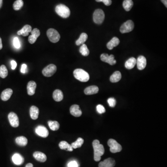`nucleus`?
I'll list each match as a JSON object with an SVG mask.
<instances>
[{
	"instance_id": "obj_19",
	"label": "nucleus",
	"mask_w": 167,
	"mask_h": 167,
	"mask_svg": "<svg viewBox=\"0 0 167 167\" xmlns=\"http://www.w3.org/2000/svg\"><path fill=\"white\" fill-rule=\"evenodd\" d=\"M32 27L29 25H26L23 27L22 30L18 31L17 32V35H22L23 36H27L31 32Z\"/></svg>"
},
{
	"instance_id": "obj_22",
	"label": "nucleus",
	"mask_w": 167,
	"mask_h": 167,
	"mask_svg": "<svg viewBox=\"0 0 167 167\" xmlns=\"http://www.w3.org/2000/svg\"><path fill=\"white\" fill-rule=\"evenodd\" d=\"M39 115V110L35 106H32L30 108V115L32 119L36 120L38 118Z\"/></svg>"
},
{
	"instance_id": "obj_25",
	"label": "nucleus",
	"mask_w": 167,
	"mask_h": 167,
	"mask_svg": "<svg viewBox=\"0 0 167 167\" xmlns=\"http://www.w3.org/2000/svg\"><path fill=\"white\" fill-rule=\"evenodd\" d=\"M137 64V60L135 58L131 57L128 59L125 63V67L127 69H132Z\"/></svg>"
},
{
	"instance_id": "obj_35",
	"label": "nucleus",
	"mask_w": 167,
	"mask_h": 167,
	"mask_svg": "<svg viewBox=\"0 0 167 167\" xmlns=\"http://www.w3.org/2000/svg\"><path fill=\"white\" fill-rule=\"evenodd\" d=\"M24 3L22 0H17L13 4V8L14 10H20V9L23 7Z\"/></svg>"
},
{
	"instance_id": "obj_4",
	"label": "nucleus",
	"mask_w": 167,
	"mask_h": 167,
	"mask_svg": "<svg viewBox=\"0 0 167 167\" xmlns=\"http://www.w3.org/2000/svg\"><path fill=\"white\" fill-rule=\"evenodd\" d=\"M47 35L50 41L53 43L58 42L60 38L59 32L53 28H50L48 30Z\"/></svg>"
},
{
	"instance_id": "obj_31",
	"label": "nucleus",
	"mask_w": 167,
	"mask_h": 167,
	"mask_svg": "<svg viewBox=\"0 0 167 167\" xmlns=\"http://www.w3.org/2000/svg\"><path fill=\"white\" fill-rule=\"evenodd\" d=\"M123 7L126 11H130L133 6L132 0H125L123 4Z\"/></svg>"
},
{
	"instance_id": "obj_24",
	"label": "nucleus",
	"mask_w": 167,
	"mask_h": 167,
	"mask_svg": "<svg viewBox=\"0 0 167 167\" xmlns=\"http://www.w3.org/2000/svg\"><path fill=\"white\" fill-rule=\"evenodd\" d=\"M53 97L54 100L56 102H60V101H62L64 98L63 92L60 90L57 89L53 92Z\"/></svg>"
},
{
	"instance_id": "obj_46",
	"label": "nucleus",
	"mask_w": 167,
	"mask_h": 167,
	"mask_svg": "<svg viewBox=\"0 0 167 167\" xmlns=\"http://www.w3.org/2000/svg\"><path fill=\"white\" fill-rule=\"evenodd\" d=\"M2 1H3V0H0V9L2 7Z\"/></svg>"
},
{
	"instance_id": "obj_2",
	"label": "nucleus",
	"mask_w": 167,
	"mask_h": 167,
	"mask_svg": "<svg viewBox=\"0 0 167 167\" xmlns=\"http://www.w3.org/2000/svg\"><path fill=\"white\" fill-rule=\"evenodd\" d=\"M73 75L75 78L82 82H87L90 79L89 74L81 69H77L74 71Z\"/></svg>"
},
{
	"instance_id": "obj_7",
	"label": "nucleus",
	"mask_w": 167,
	"mask_h": 167,
	"mask_svg": "<svg viewBox=\"0 0 167 167\" xmlns=\"http://www.w3.org/2000/svg\"><path fill=\"white\" fill-rule=\"evenodd\" d=\"M134 24L131 20H128L127 22L123 23L121 26L120 31L122 34L129 33L133 30Z\"/></svg>"
},
{
	"instance_id": "obj_45",
	"label": "nucleus",
	"mask_w": 167,
	"mask_h": 167,
	"mask_svg": "<svg viewBox=\"0 0 167 167\" xmlns=\"http://www.w3.org/2000/svg\"><path fill=\"white\" fill-rule=\"evenodd\" d=\"M2 48V40H1V37H0V50H1Z\"/></svg>"
},
{
	"instance_id": "obj_44",
	"label": "nucleus",
	"mask_w": 167,
	"mask_h": 167,
	"mask_svg": "<svg viewBox=\"0 0 167 167\" xmlns=\"http://www.w3.org/2000/svg\"><path fill=\"white\" fill-rule=\"evenodd\" d=\"M34 167V166H33V164L29 163L27 164L26 165V167Z\"/></svg>"
},
{
	"instance_id": "obj_38",
	"label": "nucleus",
	"mask_w": 167,
	"mask_h": 167,
	"mask_svg": "<svg viewBox=\"0 0 167 167\" xmlns=\"http://www.w3.org/2000/svg\"><path fill=\"white\" fill-rule=\"evenodd\" d=\"M97 111L98 112V113L99 114H103L105 112V109L104 107L101 104H99L97 105Z\"/></svg>"
},
{
	"instance_id": "obj_6",
	"label": "nucleus",
	"mask_w": 167,
	"mask_h": 167,
	"mask_svg": "<svg viewBox=\"0 0 167 167\" xmlns=\"http://www.w3.org/2000/svg\"><path fill=\"white\" fill-rule=\"evenodd\" d=\"M108 145L110 147V151L112 153L120 152L122 147L117 141L113 139H110L108 141Z\"/></svg>"
},
{
	"instance_id": "obj_28",
	"label": "nucleus",
	"mask_w": 167,
	"mask_h": 167,
	"mask_svg": "<svg viewBox=\"0 0 167 167\" xmlns=\"http://www.w3.org/2000/svg\"><path fill=\"white\" fill-rule=\"evenodd\" d=\"M15 142L18 145L21 146H25L27 145L28 141L26 137L23 136L17 137L15 139Z\"/></svg>"
},
{
	"instance_id": "obj_14",
	"label": "nucleus",
	"mask_w": 167,
	"mask_h": 167,
	"mask_svg": "<svg viewBox=\"0 0 167 167\" xmlns=\"http://www.w3.org/2000/svg\"><path fill=\"white\" fill-rule=\"evenodd\" d=\"M137 67L139 70H142L146 66L147 61L145 57L143 56H139L137 60Z\"/></svg>"
},
{
	"instance_id": "obj_21",
	"label": "nucleus",
	"mask_w": 167,
	"mask_h": 167,
	"mask_svg": "<svg viewBox=\"0 0 167 167\" xmlns=\"http://www.w3.org/2000/svg\"><path fill=\"white\" fill-rule=\"evenodd\" d=\"M12 159L13 163L16 165H20L24 163V158L18 153L14 154L12 156Z\"/></svg>"
},
{
	"instance_id": "obj_15",
	"label": "nucleus",
	"mask_w": 167,
	"mask_h": 167,
	"mask_svg": "<svg viewBox=\"0 0 167 167\" xmlns=\"http://www.w3.org/2000/svg\"><path fill=\"white\" fill-rule=\"evenodd\" d=\"M116 163L115 160L112 158H108L104 160L103 162H100L99 163V167H114Z\"/></svg>"
},
{
	"instance_id": "obj_36",
	"label": "nucleus",
	"mask_w": 167,
	"mask_h": 167,
	"mask_svg": "<svg viewBox=\"0 0 167 167\" xmlns=\"http://www.w3.org/2000/svg\"><path fill=\"white\" fill-rule=\"evenodd\" d=\"M108 103L111 107H114L116 104V101L113 98H110L108 99Z\"/></svg>"
},
{
	"instance_id": "obj_17",
	"label": "nucleus",
	"mask_w": 167,
	"mask_h": 167,
	"mask_svg": "<svg viewBox=\"0 0 167 167\" xmlns=\"http://www.w3.org/2000/svg\"><path fill=\"white\" fill-rule=\"evenodd\" d=\"M36 88V83L34 81H30L27 84V94L29 95L32 96L35 94Z\"/></svg>"
},
{
	"instance_id": "obj_37",
	"label": "nucleus",
	"mask_w": 167,
	"mask_h": 167,
	"mask_svg": "<svg viewBox=\"0 0 167 167\" xmlns=\"http://www.w3.org/2000/svg\"><path fill=\"white\" fill-rule=\"evenodd\" d=\"M13 43L14 47H15L16 48L18 49V48H20V47H21V44H20L19 40L18 38H17V37H15V38H14L13 40Z\"/></svg>"
},
{
	"instance_id": "obj_18",
	"label": "nucleus",
	"mask_w": 167,
	"mask_h": 167,
	"mask_svg": "<svg viewBox=\"0 0 167 167\" xmlns=\"http://www.w3.org/2000/svg\"><path fill=\"white\" fill-rule=\"evenodd\" d=\"M33 156L36 160L39 162L44 163L47 161V157L46 155L42 152L36 151L33 154Z\"/></svg>"
},
{
	"instance_id": "obj_1",
	"label": "nucleus",
	"mask_w": 167,
	"mask_h": 167,
	"mask_svg": "<svg viewBox=\"0 0 167 167\" xmlns=\"http://www.w3.org/2000/svg\"><path fill=\"white\" fill-rule=\"evenodd\" d=\"M92 146L94 150V159L96 162H99L101 160V156L104 154V147L98 140L93 141Z\"/></svg>"
},
{
	"instance_id": "obj_40",
	"label": "nucleus",
	"mask_w": 167,
	"mask_h": 167,
	"mask_svg": "<svg viewBox=\"0 0 167 167\" xmlns=\"http://www.w3.org/2000/svg\"><path fill=\"white\" fill-rule=\"evenodd\" d=\"M27 68V66L26 64H22V67H21V73H26Z\"/></svg>"
},
{
	"instance_id": "obj_34",
	"label": "nucleus",
	"mask_w": 167,
	"mask_h": 167,
	"mask_svg": "<svg viewBox=\"0 0 167 167\" xmlns=\"http://www.w3.org/2000/svg\"><path fill=\"white\" fill-rule=\"evenodd\" d=\"M8 75V71L5 66L1 65L0 66V77L5 78Z\"/></svg>"
},
{
	"instance_id": "obj_47",
	"label": "nucleus",
	"mask_w": 167,
	"mask_h": 167,
	"mask_svg": "<svg viewBox=\"0 0 167 167\" xmlns=\"http://www.w3.org/2000/svg\"><path fill=\"white\" fill-rule=\"evenodd\" d=\"M96 1L97 2H102V0H96Z\"/></svg>"
},
{
	"instance_id": "obj_43",
	"label": "nucleus",
	"mask_w": 167,
	"mask_h": 167,
	"mask_svg": "<svg viewBox=\"0 0 167 167\" xmlns=\"http://www.w3.org/2000/svg\"><path fill=\"white\" fill-rule=\"evenodd\" d=\"M161 1L165 6V7L167 8V0H161Z\"/></svg>"
},
{
	"instance_id": "obj_27",
	"label": "nucleus",
	"mask_w": 167,
	"mask_h": 167,
	"mask_svg": "<svg viewBox=\"0 0 167 167\" xmlns=\"http://www.w3.org/2000/svg\"><path fill=\"white\" fill-rule=\"evenodd\" d=\"M121 73L119 71H116L114 72L110 77V81L112 83H116L119 81L121 79Z\"/></svg>"
},
{
	"instance_id": "obj_13",
	"label": "nucleus",
	"mask_w": 167,
	"mask_h": 167,
	"mask_svg": "<svg viewBox=\"0 0 167 167\" xmlns=\"http://www.w3.org/2000/svg\"><path fill=\"white\" fill-rule=\"evenodd\" d=\"M70 111L71 114L75 117H79L81 116L82 114L79 105L77 104H73L71 106L70 109Z\"/></svg>"
},
{
	"instance_id": "obj_9",
	"label": "nucleus",
	"mask_w": 167,
	"mask_h": 167,
	"mask_svg": "<svg viewBox=\"0 0 167 167\" xmlns=\"http://www.w3.org/2000/svg\"><path fill=\"white\" fill-rule=\"evenodd\" d=\"M8 118L10 125L13 127L17 128L19 125V120L17 115L13 112H11L8 115Z\"/></svg>"
},
{
	"instance_id": "obj_20",
	"label": "nucleus",
	"mask_w": 167,
	"mask_h": 167,
	"mask_svg": "<svg viewBox=\"0 0 167 167\" xmlns=\"http://www.w3.org/2000/svg\"><path fill=\"white\" fill-rule=\"evenodd\" d=\"M99 91V87L96 86H90L85 89L84 92L85 94L87 95L97 94Z\"/></svg>"
},
{
	"instance_id": "obj_10",
	"label": "nucleus",
	"mask_w": 167,
	"mask_h": 167,
	"mask_svg": "<svg viewBox=\"0 0 167 167\" xmlns=\"http://www.w3.org/2000/svg\"><path fill=\"white\" fill-rule=\"evenodd\" d=\"M100 59L102 61L108 63L110 65H114L117 62L114 59V56L112 54L109 55L107 53H103L101 55Z\"/></svg>"
},
{
	"instance_id": "obj_3",
	"label": "nucleus",
	"mask_w": 167,
	"mask_h": 167,
	"mask_svg": "<svg viewBox=\"0 0 167 167\" xmlns=\"http://www.w3.org/2000/svg\"><path fill=\"white\" fill-rule=\"evenodd\" d=\"M55 11L59 16L63 18H67L70 15V9L66 6L62 4L57 6Z\"/></svg>"
},
{
	"instance_id": "obj_41",
	"label": "nucleus",
	"mask_w": 167,
	"mask_h": 167,
	"mask_svg": "<svg viewBox=\"0 0 167 167\" xmlns=\"http://www.w3.org/2000/svg\"><path fill=\"white\" fill-rule=\"evenodd\" d=\"M102 2H103L105 5L107 6L111 5L112 4V0H102Z\"/></svg>"
},
{
	"instance_id": "obj_42",
	"label": "nucleus",
	"mask_w": 167,
	"mask_h": 167,
	"mask_svg": "<svg viewBox=\"0 0 167 167\" xmlns=\"http://www.w3.org/2000/svg\"><path fill=\"white\" fill-rule=\"evenodd\" d=\"M11 68L12 70H14L17 66V63L14 60H12L11 61Z\"/></svg>"
},
{
	"instance_id": "obj_11",
	"label": "nucleus",
	"mask_w": 167,
	"mask_h": 167,
	"mask_svg": "<svg viewBox=\"0 0 167 167\" xmlns=\"http://www.w3.org/2000/svg\"><path fill=\"white\" fill-rule=\"evenodd\" d=\"M35 132L39 136L44 138L47 137L49 135V132L47 128L42 125H39L36 127Z\"/></svg>"
},
{
	"instance_id": "obj_23",
	"label": "nucleus",
	"mask_w": 167,
	"mask_h": 167,
	"mask_svg": "<svg viewBox=\"0 0 167 167\" xmlns=\"http://www.w3.org/2000/svg\"><path fill=\"white\" fill-rule=\"evenodd\" d=\"M120 43V40L117 37H113L107 44V47L109 50H112L113 48L118 46Z\"/></svg>"
},
{
	"instance_id": "obj_29",
	"label": "nucleus",
	"mask_w": 167,
	"mask_h": 167,
	"mask_svg": "<svg viewBox=\"0 0 167 167\" xmlns=\"http://www.w3.org/2000/svg\"><path fill=\"white\" fill-rule=\"evenodd\" d=\"M88 39V35L87 34L85 33H83L81 34L78 40L76 41V44L77 46H80V45H82Z\"/></svg>"
},
{
	"instance_id": "obj_26",
	"label": "nucleus",
	"mask_w": 167,
	"mask_h": 167,
	"mask_svg": "<svg viewBox=\"0 0 167 167\" xmlns=\"http://www.w3.org/2000/svg\"><path fill=\"white\" fill-rule=\"evenodd\" d=\"M59 146L61 150H66L68 151H73V149L71 145L66 142V141H61L59 143Z\"/></svg>"
},
{
	"instance_id": "obj_5",
	"label": "nucleus",
	"mask_w": 167,
	"mask_h": 167,
	"mask_svg": "<svg viewBox=\"0 0 167 167\" xmlns=\"http://www.w3.org/2000/svg\"><path fill=\"white\" fill-rule=\"evenodd\" d=\"M105 18L104 12L101 9H98L94 11L93 15V19L95 23L101 24L103 23Z\"/></svg>"
},
{
	"instance_id": "obj_12",
	"label": "nucleus",
	"mask_w": 167,
	"mask_h": 167,
	"mask_svg": "<svg viewBox=\"0 0 167 167\" xmlns=\"http://www.w3.org/2000/svg\"><path fill=\"white\" fill-rule=\"evenodd\" d=\"M31 35L28 37V41L31 44L35 43L37 40V38L40 35V31L37 28H35L32 30Z\"/></svg>"
},
{
	"instance_id": "obj_32",
	"label": "nucleus",
	"mask_w": 167,
	"mask_h": 167,
	"mask_svg": "<svg viewBox=\"0 0 167 167\" xmlns=\"http://www.w3.org/2000/svg\"><path fill=\"white\" fill-rule=\"evenodd\" d=\"M84 142V140L81 137H78L75 142L71 144L73 149H77L78 148L81 147Z\"/></svg>"
},
{
	"instance_id": "obj_39",
	"label": "nucleus",
	"mask_w": 167,
	"mask_h": 167,
	"mask_svg": "<svg viewBox=\"0 0 167 167\" xmlns=\"http://www.w3.org/2000/svg\"><path fill=\"white\" fill-rule=\"evenodd\" d=\"M68 167H78V164L77 162L75 161H73L68 163Z\"/></svg>"
},
{
	"instance_id": "obj_16",
	"label": "nucleus",
	"mask_w": 167,
	"mask_h": 167,
	"mask_svg": "<svg viewBox=\"0 0 167 167\" xmlns=\"http://www.w3.org/2000/svg\"><path fill=\"white\" fill-rule=\"evenodd\" d=\"M13 90L10 88H8L2 91L1 95V100L4 101H6L9 100L11 97L12 94H13Z\"/></svg>"
},
{
	"instance_id": "obj_33",
	"label": "nucleus",
	"mask_w": 167,
	"mask_h": 167,
	"mask_svg": "<svg viewBox=\"0 0 167 167\" xmlns=\"http://www.w3.org/2000/svg\"><path fill=\"white\" fill-rule=\"evenodd\" d=\"M79 52L83 56H87L89 55L90 53V51L87 48V46L86 44H82L80 48H79Z\"/></svg>"
},
{
	"instance_id": "obj_30",
	"label": "nucleus",
	"mask_w": 167,
	"mask_h": 167,
	"mask_svg": "<svg viewBox=\"0 0 167 167\" xmlns=\"http://www.w3.org/2000/svg\"><path fill=\"white\" fill-rule=\"evenodd\" d=\"M48 125L50 129L53 131L58 130L60 128V124L55 121H49L48 122Z\"/></svg>"
},
{
	"instance_id": "obj_8",
	"label": "nucleus",
	"mask_w": 167,
	"mask_h": 167,
	"mask_svg": "<svg viewBox=\"0 0 167 167\" xmlns=\"http://www.w3.org/2000/svg\"><path fill=\"white\" fill-rule=\"evenodd\" d=\"M56 66L54 64H50L43 69L42 74L45 77H51L56 73Z\"/></svg>"
}]
</instances>
